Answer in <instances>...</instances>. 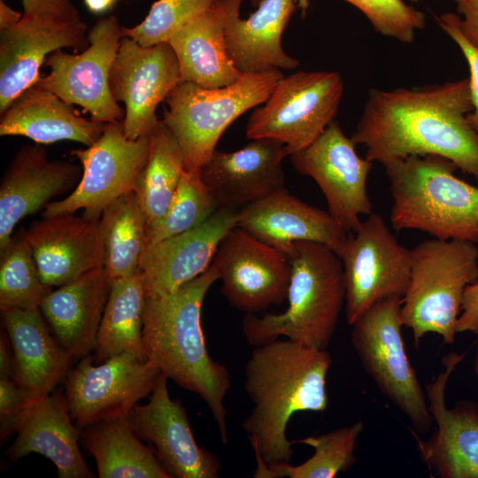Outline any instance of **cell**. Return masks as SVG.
I'll use <instances>...</instances> for the list:
<instances>
[{
	"label": "cell",
	"mask_w": 478,
	"mask_h": 478,
	"mask_svg": "<svg viewBox=\"0 0 478 478\" xmlns=\"http://www.w3.org/2000/svg\"><path fill=\"white\" fill-rule=\"evenodd\" d=\"M468 78L421 88L371 89L351 135L365 158L386 166L411 156L439 155L478 181V133Z\"/></svg>",
	"instance_id": "obj_1"
},
{
	"label": "cell",
	"mask_w": 478,
	"mask_h": 478,
	"mask_svg": "<svg viewBox=\"0 0 478 478\" xmlns=\"http://www.w3.org/2000/svg\"><path fill=\"white\" fill-rule=\"evenodd\" d=\"M332 362L326 350L289 339L254 348L244 367V389L253 407L242 427L257 463L290 461L289 420L299 412L328 408L327 375Z\"/></svg>",
	"instance_id": "obj_2"
},
{
	"label": "cell",
	"mask_w": 478,
	"mask_h": 478,
	"mask_svg": "<svg viewBox=\"0 0 478 478\" xmlns=\"http://www.w3.org/2000/svg\"><path fill=\"white\" fill-rule=\"evenodd\" d=\"M219 280L215 266L209 268L175 292L146 298L143 345L146 358L179 386L197 394L207 405L223 444L228 441L225 397L230 374L207 351L201 324L204 297Z\"/></svg>",
	"instance_id": "obj_3"
},
{
	"label": "cell",
	"mask_w": 478,
	"mask_h": 478,
	"mask_svg": "<svg viewBox=\"0 0 478 478\" xmlns=\"http://www.w3.org/2000/svg\"><path fill=\"white\" fill-rule=\"evenodd\" d=\"M291 266L288 307L278 314L246 313L242 328L256 347L280 336L326 350L345 305L346 284L340 257L328 246L309 241L292 243L283 252Z\"/></svg>",
	"instance_id": "obj_4"
},
{
	"label": "cell",
	"mask_w": 478,
	"mask_h": 478,
	"mask_svg": "<svg viewBox=\"0 0 478 478\" xmlns=\"http://www.w3.org/2000/svg\"><path fill=\"white\" fill-rule=\"evenodd\" d=\"M384 167L393 229L478 243V185L458 178L455 163L439 155L411 156Z\"/></svg>",
	"instance_id": "obj_5"
},
{
	"label": "cell",
	"mask_w": 478,
	"mask_h": 478,
	"mask_svg": "<svg viewBox=\"0 0 478 478\" xmlns=\"http://www.w3.org/2000/svg\"><path fill=\"white\" fill-rule=\"evenodd\" d=\"M410 281L401 305L415 348L428 333L455 341L464 292L478 281V247L462 240H425L411 250Z\"/></svg>",
	"instance_id": "obj_6"
},
{
	"label": "cell",
	"mask_w": 478,
	"mask_h": 478,
	"mask_svg": "<svg viewBox=\"0 0 478 478\" xmlns=\"http://www.w3.org/2000/svg\"><path fill=\"white\" fill-rule=\"evenodd\" d=\"M283 76L279 69L242 73L235 82L219 89L179 83L165 100L163 121L180 143L185 171L200 170L227 127L264 104Z\"/></svg>",
	"instance_id": "obj_7"
},
{
	"label": "cell",
	"mask_w": 478,
	"mask_h": 478,
	"mask_svg": "<svg viewBox=\"0 0 478 478\" xmlns=\"http://www.w3.org/2000/svg\"><path fill=\"white\" fill-rule=\"evenodd\" d=\"M403 297L381 300L351 326V342L380 392L410 420L413 431L427 434L434 423L428 401L405 347L401 333Z\"/></svg>",
	"instance_id": "obj_8"
},
{
	"label": "cell",
	"mask_w": 478,
	"mask_h": 478,
	"mask_svg": "<svg viewBox=\"0 0 478 478\" xmlns=\"http://www.w3.org/2000/svg\"><path fill=\"white\" fill-rule=\"evenodd\" d=\"M343 92L342 76L335 71L283 76L264 105L251 114L246 137L276 140L290 156L310 145L335 120Z\"/></svg>",
	"instance_id": "obj_9"
},
{
	"label": "cell",
	"mask_w": 478,
	"mask_h": 478,
	"mask_svg": "<svg viewBox=\"0 0 478 478\" xmlns=\"http://www.w3.org/2000/svg\"><path fill=\"white\" fill-rule=\"evenodd\" d=\"M150 134L128 139L122 121L107 123L101 137L85 149L72 150L81 164L82 175L65 198L49 203L43 218L73 214L83 210L88 219L99 220L103 210L120 197L135 190L147 163Z\"/></svg>",
	"instance_id": "obj_10"
},
{
	"label": "cell",
	"mask_w": 478,
	"mask_h": 478,
	"mask_svg": "<svg viewBox=\"0 0 478 478\" xmlns=\"http://www.w3.org/2000/svg\"><path fill=\"white\" fill-rule=\"evenodd\" d=\"M125 35L113 14L96 20L88 32V46L80 54L58 50L44 64L50 73L35 87L49 90L65 102L82 107L94 120L122 121L125 111L112 95L110 70Z\"/></svg>",
	"instance_id": "obj_11"
},
{
	"label": "cell",
	"mask_w": 478,
	"mask_h": 478,
	"mask_svg": "<svg viewBox=\"0 0 478 478\" xmlns=\"http://www.w3.org/2000/svg\"><path fill=\"white\" fill-rule=\"evenodd\" d=\"M345 284V316L351 326L377 302L403 297L411 275V250L390 232L384 219L371 212L351 233L340 255Z\"/></svg>",
	"instance_id": "obj_12"
},
{
	"label": "cell",
	"mask_w": 478,
	"mask_h": 478,
	"mask_svg": "<svg viewBox=\"0 0 478 478\" xmlns=\"http://www.w3.org/2000/svg\"><path fill=\"white\" fill-rule=\"evenodd\" d=\"M87 355L69 370L65 397L72 419L80 428L107 419L127 417L149 396L160 374L151 361L126 351L93 365Z\"/></svg>",
	"instance_id": "obj_13"
},
{
	"label": "cell",
	"mask_w": 478,
	"mask_h": 478,
	"mask_svg": "<svg viewBox=\"0 0 478 478\" xmlns=\"http://www.w3.org/2000/svg\"><path fill=\"white\" fill-rule=\"evenodd\" d=\"M355 146L334 120L310 145L290 155L294 168L314 180L328 212L351 233L358 228L361 215L373 212L366 187L373 162L359 157Z\"/></svg>",
	"instance_id": "obj_14"
},
{
	"label": "cell",
	"mask_w": 478,
	"mask_h": 478,
	"mask_svg": "<svg viewBox=\"0 0 478 478\" xmlns=\"http://www.w3.org/2000/svg\"><path fill=\"white\" fill-rule=\"evenodd\" d=\"M181 83L176 54L168 42L143 46L124 35L110 70L112 96L125 104L122 120L130 140L150 135L158 122L156 110Z\"/></svg>",
	"instance_id": "obj_15"
},
{
	"label": "cell",
	"mask_w": 478,
	"mask_h": 478,
	"mask_svg": "<svg viewBox=\"0 0 478 478\" xmlns=\"http://www.w3.org/2000/svg\"><path fill=\"white\" fill-rule=\"evenodd\" d=\"M212 264L221 294L235 309L256 314L287 299L291 275L287 256L239 227L223 238Z\"/></svg>",
	"instance_id": "obj_16"
},
{
	"label": "cell",
	"mask_w": 478,
	"mask_h": 478,
	"mask_svg": "<svg viewBox=\"0 0 478 478\" xmlns=\"http://www.w3.org/2000/svg\"><path fill=\"white\" fill-rule=\"evenodd\" d=\"M465 356L457 352L444 356V370L425 386L436 430L427 440L412 430L432 477L478 478V402L460 400L452 408L445 402L448 380Z\"/></svg>",
	"instance_id": "obj_17"
},
{
	"label": "cell",
	"mask_w": 478,
	"mask_h": 478,
	"mask_svg": "<svg viewBox=\"0 0 478 478\" xmlns=\"http://www.w3.org/2000/svg\"><path fill=\"white\" fill-rule=\"evenodd\" d=\"M167 380L158 374L147 404H136L129 412V426L152 446L172 478L220 477L219 459L196 442L184 407L169 395Z\"/></svg>",
	"instance_id": "obj_18"
},
{
	"label": "cell",
	"mask_w": 478,
	"mask_h": 478,
	"mask_svg": "<svg viewBox=\"0 0 478 478\" xmlns=\"http://www.w3.org/2000/svg\"><path fill=\"white\" fill-rule=\"evenodd\" d=\"M89 27L82 19L26 18L0 30V113L24 90L34 86L47 57L63 48L88 46Z\"/></svg>",
	"instance_id": "obj_19"
},
{
	"label": "cell",
	"mask_w": 478,
	"mask_h": 478,
	"mask_svg": "<svg viewBox=\"0 0 478 478\" xmlns=\"http://www.w3.org/2000/svg\"><path fill=\"white\" fill-rule=\"evenodd\" d=\"M236 224V210L218 208L197 227L147 245L139 265L145 297L168 296L205 272Z\"/></svg>",
	"instance_id": "obj_20"
},
{
	"label": "cell",
	"mask_w": 478,
	"mask_h": 478,
	"mask_svg": "<svg viewBox=\"0 0 478 478\" xmlns=\"http://www.w3.org/2000/svg\"><path fill=\"white\" fill-rule=\"evenodd\" d=\"M285 145L254 139L235 151L214 150L200 168L217 208L239 210L284 187Z\"/></svg>",
	"instance_id": "obj_21"
},
{
	"label": "cell",
	"mask_w": 478,
	"mask_h": 478,
	"mask_svg": "<svg viewBox=\"0 0 478 478\" xmlns=\"http://www.w3.org/2000/svg\"><path fill=\"white\" fill-rule=\"evenodd\" d=\"M82 168L72 162L50 160L39 143L21 147L0 184V252L19 222L45 207L50 200L78 184Z\"/></svg>",
	"instance_id": "obj_22"
},
{
	"label": "cell",
	"mask_w": 478,
	"mask_h": 478,
	"mask_svg": "<svg viewBox=\"0 0 478 478\" xmlns=\"http://www.w3.org/2000/svg\"><path fill=\"white\" fill-rule=\"evenodd\" d=\"M239 227L284 252L292 243L324 244L339 257L351 232L328 211L298 199L284 187L237 210Z\"/></svg>",
	"instance_id": "obj_23"
},
{
	"label": "cell",
	"mask_w": 478,
	"mask_h": 478,
	"mask_svg": "<svg viewBox=\"0 0 478 478\" xmlns=\"http://www.w3.org/2000/svg\"><path fill=\"white\" fill-rule=\"evenodd\" d=\"M42 281L59 287L104 266L99 220L73 214L43 218L25 230Z\"/></svg>",
	"instance_id": "obj_24"
},
{
	"label": "cell",
	"mask_w": 478,
	"mask_h": 478,
	"mask_svg": "<svg viewBox=\"0 0 478 478\" xmlns=\"http://www.w3.org/2000/svg\"><path fill=\"white\" fill-rule=\"evenodd\" d=\"M243 0H227L225 27L228 55L241 73L292 70L299 61L282 48V34L297 9L295 0H263L247 19L240 17Z\"/></svg>",
	"instance_id": "obj_25"
},
{
	"label": "cell",
	"mask_w": 478,
	"mask_h": 478,
	"mask_svg": "<svg viewBox=\"0 0 478 478\" xmlns=\"http://www.w3.org/2000/svg\"><path fill=\"white\" fill-rule=\"evenodd\" d=\"M40 308L2 312L3 326L14 353L13 380L30 403L51 394L74 358L51 336Z\"/></svg>",
	"instance_id": "obj_26"
},
{
	"label": "cell",
	"mask_w": 478,
	"mask_h": 478,
	"mask_svg": "<svg viewBox=\"0 0 478 478\" xmlns=\"http://www.w3.org/2000/svg\"><path fill=\"white\" fill-rule=\"evenodd\" d=\"M17 434L5 452L10 461L36 452L55 464L59 478L95 477L81 453V429L72 419L63 390L35 403Z\"/></svg>",
	"instance_id": "obj_27"
},
{
	"label": "cell",
	"mask_w": 478,
	"mask_h": 478,
	"mask_svg": "<svg viewBox=\"0 0 478 478\" xmlns=\"http://www.w3.org/2000/svg\"><path fill=\"white\" fill-rule=\"evenodd\" d=\"M110 289L102 266L59 286L41 304L40 310L58 343L74 359L95 350Z\"/></svg>",
	"instance_id": "obj_28"
},
{
	"label": "cell",
	"mask_w": 478,
	"mask_h": 478,
	"mask_svg": "<svg viewBox=\"0 0 478 478\" xmlns=\"http://www.w3.org/2000/svg\"><path fill=\"white\" fill-rule=\"evenodd\" d=\"M107 123L87 119L54 93L32 86L0 113V135L25 136L35 143L72 141L88 147Z\"/></svg>",
	"instance_id": "obj_29"
},
{
	"label": "cell",
	"mask_w": 478,
	"mask_h": 478,
	"mask_svg": "<svg viewBox=\"0 0 478 478\" xmlns=\"http://www.w3.org/2000/svg\"><path fill=\"white\" fill-rule=\"evenodd\" d=\"M227 0L177 30L167 41L178 58L181 82L219 89L235 82L242 73L227 51L225 27Z\"/></svg>",
	"instance_id": "obj_30"
},
{
	"label": "cell",
	"mask_w": 478,
	"mask_h": 478,
	"mask_svg": "<svg viewBox=\"0 0 478 478\" xmlns=\"http://www.w3.org/2000/svg\"><path fill=\"white\" fill-rule=\"evenodd\" d=\"M80 442L96 459L100 478H172L152 447L134 433L127 417L91 423L81 429Z\"/></svg>",
	"instance_id": "obj_31"
},
{
	"label": "cell",
	"mask_w": 478,
	"mask_h": 478,
	"mask_svg": "<svg viewBox=\"0 0 478 478\" xmlns=\"http://www.w3.org/2000/svg\"><path fill=\"white\" fill-rule=\"evenodd\" d=\"M145 293L140 270L115 281L100 323L94 360L102 363L128 351L146 360L143 345Z\"/></svg>",
	"instance_id": "obj_32"
},
{
	"label": "cell",
	"mask_w": 478,
	"mask_h": 478,
	"mask_svg": "<svg viewBox=\"0 0 478 478\" xmlns=\"http://www.w3.org/2000/svg\"><path fill=\"white\" fill-rule=\"evenodd\" d=\"M104 268L111 284L139 269L147 220L134 191L110 203L99 219Z\"/></svg>",
	"instance_id": "obj_33"
},
{
	"label": "cell",
	"mask_w": 478,
	"mask_h": 478,
	"mask_svg": "<svg viewBox=\"0 0 478 478\" xmlns=\"http://www.w3.org/2000/svg\"><path fill=\"white\" fill-rule=\"evenodd\" d=\"M184 170L180 143L163 120H159L150 133L149 158L134 190L145 214L147 227L158 222L167 210Z\"/></svg>",
	"instance_id": "obj_34"
},
{
	"label": "cell",
	"mask_w": 478,
	"mask_h": 478,
	"mask_svg": "<svg viewBox=\"0 0 478 478\" xmlns=\"http://www.w3.org/2000/svg\"><path fill=\"white\" fill-rule=\"evenodd\" d=\"M363 429L364 423L358 420L325 434L293 440L294 443L312 447L313 455L297 466H291L289 462L257 463L254 477L334 478L339 473L351 469L356 462L357 441Z\"/></svg>",
	"instance_id": "obj_35"
},
{
	"label": "cell",
	"mask_w": 478,
	"mask_h": 478,
	"mask_svg": "<svg viewBox=\"0 0 478 478\" xmlns=\"http://www.w3.org/2000/svg\"><path fill=\"white\" fill-rule=\"evenodd\" d=\"M52 291L41 279L32 250L20 229L0 252V309L39 307Z\"/></svg>",
	"instance_id": "obj_36"
},
{
	"label": "cell",
	"mask_w": 478,
	"mask_h": 478,
	"mask_svg": "<svg viewBox=\"0 0 478 478\" xmlns=\"http://www.w3.org/2000/svg\"><path fill=\"white\" fill-rule=\"evenodd\" d=\"M218 209L200 170L185 171L164 215L147 227L146 246L197 227Z\"/></svg>",
	"instance_id": "obj_37"
},
{
	"label": "cell",
	"mask_w": 478,
	"mask_h": 478,
	"mask_svg": "<svg viewBox=\"0 0 478 478\" xmlns=\"http://www.w3.org/2000/svg\"><path fill=\"white\" fill-rule=\"evenodd\" d=\"M218 0H157L142 22L124 27L125 35L143 46L167 42L180 28L185 27L210 9Z\"/></svg>",
	"instance_id": "obj_38"
},
{
	"label": "cell",
	"mask_w": 478,
	"mask_h": 478,
	"mask_svg": "<svg viewBox=\"0 0 478 478\" xmlns=\"http://www.w3.org/2000/svg\"><path fill=\"white\" fill-rule=\"evenodd\" d=\"M344 1L359 9L377 33L401 42H412L416 30L426 27L425 14L403 0Z\"/></svg>",
	"instance_id": "obj_39"
},
{
	"label": "cell",
	"mask_w": 478,
	"mask_h": 478,
	"mask_svg": "<svg viewBox=\"0 0 478 478\" xmlns=\"http://www.w3.org/2000/svg\"><path fill=\"white\" fill-rule=\"evenodd\" d=\"M33 405L14 380L0 378L1 444L18 433Z\"/></svg>",
	"instance_id": "obj_40"
},
{
	"label": "cell",
	"mask_w": 478,
	"mask_h": 478,
	"mask_svg": "<svg viewBox=\"0 0 478 478\" xmlns=\"http://www.w3.org/2000/svg\"><path fill=\"white\" fill-rule=\"evenodd\" d=\"M459 16L447 12L436 18L440 27L461 50L469 68V86L473 110L466 115L470 126L478 133V49L472 45L462 34L459 25Z\"/></svg>",
	"instance_id": "obj_41"
},
{
	"label": "cell",
	"mask_w": 478,
	"mask_h": 478,
	"mask_svg": "<svg viewBox=\"0 0 478 478\" xmlns=\"http://www.w3.org/2000/svg\"><path fill=\"white\" fill-rule=\"evenodd\" d=\"M23 17H50L66 21L81 20L78 9L72 0H21Z\"/></svg>",
	"instance_id": "obj_42"
},
{
	"label": "cell",
	"mask_w": 478,
	"mask_h": 478,
	"mask_svg": "<svg viewBox=\"0 0 478 478\" xmlns=\"http://www.w3.org/2000/svg\"><path fill=\"white\" fill-rule=\"evenodd\" d=\"M465 332L478 336V281L468 285L464 292L457 333Z\"/></svg>",
	"instance_id": "obj_43"
},
{
	"label": "cell",
	"mask_w": 478,
	"mask_h": 478,
	"mask_svg": "<svg viewBox=\"0 0 478 478\" xmlns=\"http://www.w3.org/2000/svg\"><path fill=\"white\" fill-rule=\"evenodd\" d=\"M459 15V28L466 40L478 49V0H453Z\"/></svg>",
	"instance_id": "obj_44"
},
{
	"label": "cell",
	"mask_w": 478,
	"mask_h": 478,
	"mask_svg": "<svg viewBox=\"0 0 478 478\" xmlns=\"http://www.w3.org/2000/svg\"><path fill=\"white\" fill-rule=\"evenodd\" d=\"M0 378H14V353L6 330H1Z\"/></svg>",
	"instance_id": "obj_45"
},
{
	"label": "cell",
	"mask_w": 478,
	"mask_h": 478,
	"mask_svg": "<svg viewBox=\"0 0 478 478\" xmlns=\"http://www.w3.org/2000/svg\"><path fill=\"white\" fill-rule=\"evenodd\" d=\"M22 17L21 12L13 10L4 0H0V30L15 25Z\"/></svg>",
	"instance_id": "obj_46"
},
{
	"label": "cell",
	"mask_w": 478,
	"mask_h": 478,
	"mask_svg": "<svg viewBox=\"0 0 478 478\" xmlns=\"http://www.w3.org/2000/svg\"><path fill=\"white\" fill-rule=\"evenodd\" d=\"M86 8L94 14H103L110 11L115 0H83Z\"/></svg>",
	"instance_id": "obj_47"
},
{
	"label": "cell",
	"mask_w": 478,
	"mask_h": 478,
	"mask_svg": "<svg viewBox=\"0 0 478 478\" xmlns=\"http://www.w3.org/2000/svg\"><path fill=\"white\" fill-rule=\"evenodd\" d=\"M297 8H299L303 13V16L305 15L308 8H309V0H295Z\"/></svg>",
	"instance_id": "obj_48"
},
{
	"label": "cell",
	"mask_w": 478,
	"mask_h": 478,
	"mask_svg": "<svg viewBox=\"0 0 478 478\" xmlns=\"http://www.w3.org/2000/svg\"><path fill=\"white\" fill-rule=\"evenodd\" d=\"M473 369L474 373V376L478 382V343L475 348V353L473 360Z\"/></svg>",
	"instance_id": "obj_49"
},
{
	"label": "cell",
	"mask_w": 478,
	"mask_h": 478,
	"mask_svg": "<svg viewBox=\"0 0 478 478\" xmlns=\"http://www.w3.org/2000/svg\"><path fill=\"white\" fill-rule=\"evenodd\" d=\"M253 7H258L263 0H248Z\"/></svg>",
	"instance_id": "obj_50"
},
{
	"label": "cell",
	"mask_w": 478,
	"mask_h": 478,
	"mask_svg": "<svg viewBox=\"0 0 478 478\" xmlns=\"http://www.w3.org/2000/svg\"><path fill=\"white\" fill-rule=\"evenodd\" d=\"M410 1L412 2V3H417V2H419L420 0H410Z\"/></svg>",
	"instance_id": "obj_51"
},
{
	"label": "cell",
	"mask_w": 478,
	"mask_h": 478,
	"mask_svg": "<svg viewBox=\"0 0 478 478\" xmlns=\"http://www.w3.org/2000/svg\"><path fill=\"white\" fill-rule=\"evenodd\" d=\"M115 1H117V0H115Z\"/></svg>",
	"instance_id": "obj_52"
}]
</instances>
